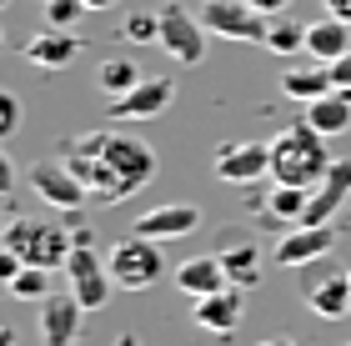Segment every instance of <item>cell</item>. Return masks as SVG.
<instances>
[{
	"label": "cell",
	"mask_w": 351,
	"mask_h": 346,
	"mask_svg": "<svg viewBox=\"0 0 351 346\" xmlns=\"http://www.w3.org/2000/svg\"><path fill=\"white\" fill-rule=\"evenodd\" d=\"M60 161L71 176L90 191L95 206H116V201L136 196L141 186L156 176V151L151 140L125 136V131H86L60 146Z\"/></svg>",
	"instance_id": "obj_1"
},
{
	"label": "cell",
	"mask_w": 351,
	"mask_h": 346,
	"mask_svg": "<svg viewBox=\"0 0 351 346\" xmlns=\"http://www.w3.org/2000/svg\"><path fill=\"white\" fill-rule=\"evenodd\" d=\"M331 161L337 156L326 151V136L311 131L306 121L281 125L271 136V186H306V191H316L322 176L331 171Z\"/></svg>",
	"instance_id": "obj_2"
},
{
	"label": "cell",
	"mask_w": 351,
	"mask_h": 346,
	"mask_svg": "<svg viewBox=\"0 0 351 346\" xmlns=\"http://www.w3.org/2000/svg\"><path fill=\"white\" fill-rule=\"evenodd\" d=\"M0 246L21 251L25 266H45V271H56V266L71 261L75 231H60L51 221H30V216H10V226L0 231Z\"/></svg>",
	"instance_id": "obj_3"
},
{
	"label": "cell",
	"mask_w": 351,
	"mask_h": 346,
	"mask_svg": "<svg viewBox=\"0 0 351 346\" xmlns=\"http://www.w3.org/2000/svg\"><path fill=\"white\" fill-rule=\"evenodd\" d=\"M106 266H110V281H116L121 291H151L166 271V251H161V241L131 231V236H121V241L110 246Z\"/></svg>",
	"instance_id": "obj_4"
},
{
	"label": "cell",
	"mask_w": 351,
	"mask_h": 346,
	"mask_svg": "<svg viewBox=\"0 0 351 346\" xmlns=\"http://www.w3.org/2000/svg\"><path fill=\"white\" fill-rule=\"evenodd\" d=\"M60 271H66V286L75 291V301L86 311H101L110 301V291H116L106 256H95V246H90V231H75V251H71V261L60 266Z\"/></svg>",
	"instance_id": "obj_5"
},
{
	"label": "cell",
	"mask_w": 351,
	"mask_h": 346,
	"mask_svg": "<svg viewBox=\"0 0 351 346\" xmlns=\"http://www.w3.org/2000/svg\"><path fill=\"white\" fill-rule=\"evenodd\" d=\"M206 36H211V30L201 25L196 10L161 5V51L171 60H181V66H201V60H206Z\"/></svg>",
	"instance_id": "obj_6"
},
{
	"label": "cell",
	"mask_w": 351,
	"mask_h": 346,
	"mask_svg": "<svg viewBox=\"0 0 351 346\" xmlns=\"http://www.w3.org/2000/svg\"><path fill=\"white\" fill-rule=\"evenodd\" d=\"M266 21L271 15H261L256 5H246V0H201V25L221 40H256L261 45Z\"/></svg>",
	"instance_id": "obj_7"
},
{
	"label": "cell",
	"mask_w": 351,
	"mask_h": 346,
	"mask_svg": "<svg viewBox=\"0 0 351 346\" xmlns=\"http://www.w3.org/2000/svg\"><path fill=\"white\" fill-rule=\"evenodd\" d=\"M211 171L226 186H256L261 176H271V140H226L216 146Z\"/></svg>",
	"instance_id": "obj_8"
},
{
	"label": "cell",
	"mask_w": 351,
	"mask_h": 346,
	"mask_svg": "<svg viewBox=\"0 0 351 346\" xmlns=\"http://www.w3.org/2000/svg\"><path fill=\"white\" fill-rule=\"evenodd\" d=\"M36 306H40V341H45V346H75V341H81V326H86L90 311L75 301L71 286H66V291H51V296L36 301Z\"/></svg>",
	"instance_id": "obj_9"
},
{
	"label": "cell",
	"mask_w": 351,
	"mask_h": 346,
	"mask_svg": "<svg viewBox=\"0 0 351 346\" xmlns=\"http://www.w3.org/2000/svg\"><path fill=\"white\" fill-rule=\"evenodd\" d=\"M171 101H176V81L171 75H141V86H131L125 96L110 101L106 121H151V116H161Z\"/></svg>",
	"instance_id": "obj_10"
},
{
	"label": "cell",
	"mask_w": 351,
	"mask_h": 346,
	"mask_svg": "<svg viewBox=\"0 0 351 346\" xmlns=\"http://www.w3.org/2000/svg\"><path fill=\"white\" fill-rule=\"evenodd\" d=\"M30 191H36L51 211H81L90 201V191L71 176L66 161H40L36 171H30Z\"/></svg>",
	"instance_id": "obj_11"
},
{
	"label": "cell",
	"mask_w": 351,
	"mask_h": 346,
	"mask_svg": "<svg viewBox=\"0 0 351 346\" xmlns=\"http://www.w3.org/2000/svg\"><path fill=\"white\" fill-rule=\"evenodd\" d=\"M191 231H201V206L196 201H161V206L136 216V236H151V241H181Z\"/></svg>",
	"instance_id": "obj_12"
},
{
	"label": "cell",
	"mask_w": 351,
	"mask_h": 346,
	"mask_svg": "<svg viewBox=\"0 0 351 346\" xmlns=\"http://www.w3.org/2000/svg\"><path fill=\"white\" fill-rule=\"evenodd\" d=\"M191 321H196L201 332H211V336H231L236 326L246 321V296H241V286H221L211 296H196V301H191Z\"/></svg>",
	"instance_id": "obj_13"
},
{
	"label": "cell",
	"mask_w": 351,
	"mask_h": 346,
	"mask_svg": "<svg viewBox=\"0 0 351 346\" xmlns=\"http://www.w3.org/2000/svg\"><path fill=\"white\" fill-rule=\"evenodd\" d=\"M346 201H351V156H337V161H331V171L322 176V186L311 191L301 226H331V216H337Z\"/></svg>",
	"instance_id": "obj_14"
},
{
	"label": "cell",
	"mask_w": 351,
	"mask_h": 346,
	"mask_svg": "<svg viewBox=\"0 0 351 346\" xmlns=\"http://www.w3.org/2000/svg\"><path fill=\"white\" fill-rule=\"evenodd\" d=\"M81 36H75V30H56V25H40L36 36L25 40V60L36 71H66L75 55H81Z\"/></svg>",
	"instance_id": "obj_15"
},
{
	"label": "cell",
	"mask_w": 351,
	"mask_h": 346,
	"mask_svg": "<svg viewBox=\"0 0 351 346\" xmlns=\"http://www.w3.org/2000/svg\"><path fill=\"white\" fill-rule=\"evenodd\" d=\"M331 246H337V231L331 226H291L276 241L271 256H276V266H311V261H322Z\"/></svg>",
	"instance_id": "obj_16"
},
{
	"label": "cell",
	"mask_w": 351,
	"mask_h": 346,
	"mask_svg": "<svg viewBox=\"0 0 351 346\" xmlns=\"http://www.w3.org/2000/svg\"><path fill=\"white\" fill-rule=\"evenodd\" d=\"M301 296H306V306H311L322 321L346 317V311H351V271H326V276H311L306 286H301Z\"/></svg>",
	"instance_id": "obj_17"
},
{
	"label": "cell",
	"mask_w": 351,
	"mask_h": 346,
	"mask_svg": "<svg viewBox=\"0 0 351 346\" xmlns=\"http://www.w3.org/2000/svg\"><path fill=\"white\" fill-rule=\"evenodd\" d=\"M306 55L322 60V66H337L341 55H351V25L337 15H322V21L306 25Z\"/></svg>",
	"instance_id": "obj_18"
},
{
	"label": "cell",
	"mask_w": 351,
	"mask_h": 346,
	"mask_svg": "<svg viewBox=\"0 0 351 346\" xmlns=\"http://www.w3.org/2000/svg\"><path fill=\"white\" fill-rule=\"evenodd\" d=\"M176 286L196 301V296H211V291H221V286H231V281H226L221 256H186L181 266H176Z\"/></svg>",
	"instance_id": "obj_19"
},
{
	"label": "cell",
	"mask_w": 351,
	"mask_h": 346,
	"mask_svg": "<svg viewBox=\"0 0 351 346\" xmlns=\"http://www.w3.org/2000/svg\"><path fill=\"white\" fill-rule=\"evenodd\" d=\"M301 121L311 125V131H322L326 140L331 136H346L351 131V90H326L322 101H311V106H301Z\"/></svg>",
	"instance_id": "obj_20"
},
{
	"label": "cell",
	"mask_w": 351,
	"mask_h": 346,
	"mask_svg": "<svg viewBox=\"0 0 351 346\" xmlns=\"http://www.w3.org/2000/svg\"><path fill=\"white\" fill-rule=\"evenodd\" d=\"M216 256H221V266H226V281H231V286L246 291V286H256V281H261V246L251 241V236H236V241H226Z\"/></svg>",
	"instance_id": "obj_21"
},
{
	"label": "cell",
	"mask_w": 351,
	"mask_h": 346,
	"mask_svg": "<svg viewBox=\"0 0 351 346\" xmlns=\"http://www.w3.org/2000/svg\"><path fill=\"white\" fill-rule=\"evenodd\" d=\"M326 90H337V81H331V66H291L281 75V96L286 101H296V106H311V101H322Z\"/></svg>",
	"instance_id": "obj_22"
},
{
	"label": "cell",
	"mask_w": 351,
	"mask_h": 346,
	"mask_svg": "<svg viewBox=\"0 0 351 346\" xmlns=\"http://www.w3.org/2000/svg\"><path fill=\"white\" fill-rule=\"evenodd\" d=\"M261 45L271 55H301L306 51V25H296V21H286V15H271L266 21V36Z\"/></svg>",
	"instance_id": "obj_23"
},
{
	"label": "cell",
	"mask_w": 351,
	"mask_h": 346,
	"mask_svg": "<svg viewBox=\"0 0 351 346\" xmlns=\"http://www.w3.org/2000/svg\"><path fill=\"white\" fill-rule=\"evenodd\" d=\"M95 86H101L110 101H116V96H125L131 86H141L136 60H131V55H106V60H101V71H95Z\"/></svg>",
	"instance_id": "obj_24"
},
{
	"label": "cell",
	"mask_w": 351,
	"mask_h": 346,
	"mask_svg": "<svg viewBox=\"0 0 351 346\" xmlns=\"http://www.w3.org/2000/svg\"><path fill=\"white\" fill-rule=\"evenodd\" d=\"M306 201H311L306 186H271L266 211L276 216V221H286V226H301V216H306Z\"/></svg>",
	"instance_id": "obj_25"
},
{
	"label": "cell",
	"mask_w": 351,
	"mask_h": 346,
	"mask_svg": "<svg viewBox=\"0 0 351 346\" xmlns=\"http://www.w3.org/2000/svg\"><path fill=\"white\" fill-rule=\"evenodd\" d=\"M5 291L15 296V301H45V296H51V271H45V266H25Z\"/></svg>",
	"instance_id": "obj_26"
},
{
	"label": "cell",
	"mask_w": 351,
	"mask_h": 346,
	"mask_svg": "<svg viewBox=\"0 0 351 346\" xmlns=\"http://www.w3.org/2000/svg\"><path fill=\"white\" fill-rule=\"evenodd\" d=\"M121 30L131 45H161V10H131Z\"/></svg>",
	"instance_id": "obj_27"
},
{
	"label": "cell",
	"mask_w": 351,
	"mask_h": 346,
	"mask_svg": "<svg viewBox=\"0 0 351 346\" xmlns=\"http://www.w3.org/2000/svg\"><path fill=\"white\" fill-rule=\"evenodd\" d=\"M81 0H40V15H45V25H56V30H71L75 21H81Z\"/></svg>",
	"instance_id": "obj_28"
},
{
	"label": "cell",
	"mask_w": 351,
	"mask_h": 346,
	"mask_svg": "<svg viewBox=\"0 0 351 346\" xmlns=\"http://www.w3.org/2000/svg\"><path fill=\"white\" fill-rule=\"evenodd\" d=\"M15 131H21V101L5 90L0 96V136H15Z\"/></svg>",
	"instance_id": "obj_29"
},
{
	"label": "cell",
	"mask_w": 351,
	"mask_h": 346,
	"mask_svg": "<svg viewBox=\"0 0 351 346\" xmlns=\"http://www.w3.org/2000/svg\"><path fill=\"white\" fill-rule=\"evenodd\" d=\"M331 81H337V90H351V55H341L337 66H331Z\"/></svg>",
	"instance_id": "obj_30"
},
{
	"label": "cell",
	"mask_w": 351,
	"mask_h": 346,
	"mask_svg": "<svg viewBox=\"0 0 351 346\" xmlns=\"http://www.w3.org/2000/svg\"><path fill=\"white\" fill-rule=\"evenodd\" d=\"M246 5H256L261 15H286V5H291V0H246Z\"/></svg>",
	"instance_id": "obj_31"
},
{
	"label": "cell",
	"mask_w": 351,
	"mask_h": 346,
	"mask_svg": "<svg viewBox=\"0 0 351 346\" xmlns=\"http://www.w3.org/2000/svg\"><path fill=\"white\" fill-rule=\"evenodd\" d=\"M326 15H337V21L351 25V0H326Z\"/></svg>",
	"instance_id": "obj_32"
},
{
	"label": "cell",
	"mask_w": 351,
	"mask_h": 346,
	"mask_svg": "<svg viewBox=\"0 0 351 346\" xmlns=\"http://www.w3.org/2000/svg\"><path fill=\"white\" fill-rule=\"evenodd\" d=\"M15 186V171H10V161H0V191H10Z\"/></svg>",
	"instance_id": "obj_33"
},
{
	"label": "cell",
	"mask_w": 351,
	"mask_h": 346,
	"mask_svg": "<svg viewBox=\"0 0 351 346\" xmlns=\"http://www.w3.org/2000/svg\"><path fill=\"white\" fill-rule=\"evenodd\" d=\"M86 10H110V5H121V0H81Z\"/></svg>",
	"instance_id": "obj_34"
},
{
	"label": "cell",
	"mask_w": 351,
	"mask_h": 346,
	"mask_svg": "<svg viewBox=\"0 0 351 346\" xmlns=\"http://www.w3.org/2000/svg\"><path fill=\"white\" fill-rule=\"evenodd\" d=\"M110 346H141V336H136V332H121V336L110 341Z\"/></svg>",
	"instance_id": "obj_35"
},
{
	"label": "cell",
	"mask_w": 351,
	"mask_h": 346,
	"mask_svg": "<svg viewBox=\"0 0 351 346\" xmlns=\"http://www.w3.org/2000/svg\"><path fill=\"white\" fill-rule=\"evenodd\" d=\"M256 346H296L291 336H266V341H256Z\"/></svg>",
	"instance_id": "obj_36"
},
{
	"label": "cell",
	"mask_w": 351,
	"mask_h": 346,
	"mask_svg": "<svg viewBox=\"0 0 351 346\" xmlns=\"http://www.w3.org/2000/svg\"><path fill=\"white\" fill-rule=\"evenodd\" d=\"M337 346H351V336H346V341H337Z\"/></svg>",
	"instance_id": "obj_37"
}]
</instances>
